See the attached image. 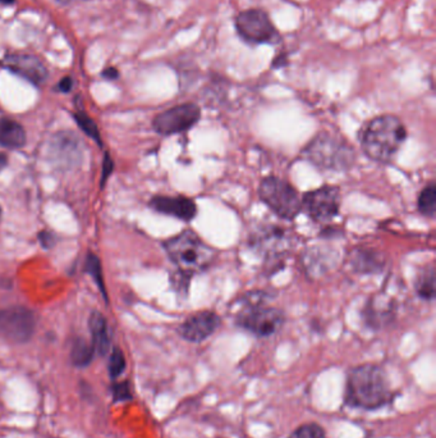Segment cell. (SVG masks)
Here are the masks:
<instances>
[{
  "mask_svg": "<svg viewBox=\"0 0 436 438\" xmlns=\"http://www.w3.org/2000/svg\"><path fill=\"white\" fill-rule=\"evenodd\" d=\"M8 157L7 154L0 153V172L7 167Z\"/></svg>",
  "mask_w": 436,
  "mask_h": 438,
  "instance_id": "obj_33",
  "label": "cell"
},
{
  "mask_svg": "<svg viewBox=\"0 0 436 438\" xmlns=\"http://www.w3.org/2000/svg\"><path fill=\"white\" fill-rule=\"evenodd\" d=\"M39 239L41 245L44 246V247H50V246L53 245V235L50 232L42 231L39 235Z\"/></svg>",
  "mask_w": 436,
  "mask_h": 438,
  "instance_id": "obj_29",
  "label": "cell"
},
{
  "mask_svg": "<svg viewBox=\"0 0 436 438\" xmlns=\"http://www.w3.org/2000/svg\"><path fill=\"white\" fill-rule=\"evenodd\" d=\"M265 292H252L236 315V325L256 337H270L285 325V313L268 305Z\"/></svg>",
  "mask_w": 436,
  "mask_h": 438,
  "instance_id": "obj_5",
  "label": "cell"
},
{
  "mask_svg": "<svg viewBox=\"0 0 436 438\" xmlns=\"http://www.w3.org/2000/svg\"><path fill=\"white\" fill-rule=\"evenodd\" d=\"M435 268L432 266H425L418 272L415 281L417 295L426 301L435 299Z\"/></svg>",
  "mask_w": 436,
  "mask_h": 438,
  "instance_id": "obj_21",
  "label": "cell"
},
{
  "mask_svg": "<svg viewBox=\"0 0 436 438\" xmlns=\"http://www.w3.org/2000/svg\"><path fill=\"white\" fill-rule=\"evenodd\" d=\"M302 158L323 171L345 172L355 166L356 152L343 137L320 133L302 149Z\"/></svg>",
  "mask_w": 436,
  "mask_h": 438,
  "instance_id": "obj_4",
  "label": "cell"
},
{
  "mask_svg": "<svg viewBox=\"0 0 436 438\" xmlns=\"http://www.w3.org/2000/svg\"><path fill=\"white\" fill-rule=\"evenodd\" d=\"M86 272L88 274L93 276V281L98 283L100 287V290L103 291V293L105 295V287H104V282H103V272H101V266H100L99 259L96 255L90 254L87 257L86 260Z\"/></svg>",
  "mask_w": 436,
  "mask_h": 438,
  "instance_id": "obj_27",
  "label": "cell"
},
{
  "mask_svg": "<svg viewBox=\"0 0 436 438\" xmlns=\"http://www.w3.org/2000/svg\"><path fill=\"white\" fill-rule=\"evenodd\" d=\"M201 118V109L197 104L185 103L173 106L158 114L154 120V130L163 136L182 133L196 126Z\"/></svg>",
  "mask_w": 436,
  "mask_h": 438,
  "instance_id": "obj_10",
  "label": "cell"
},
{
  "mask_svg": "<svg viewBox=\"0 0 436 438\" xmlns=\"http://www.w3.org/2000/svg\"><path fill=\"white\" fill-rule=\"evenodd\" d=\"M103 76H104L105 79H109V80H114V79L118 77V71H117L115 68H108V69L103 73Z\"/></svg>",
  "mask_w": 436,
  "mask_h": 438,
  "instance_id": "obj_32",
  "label": "cell"
},
{
  "mask_svg": "<svg viewBox=\"0 0 436 438\" xmlns=\"http://www.w3.org/2000/svg\"><path fill=\"white\" fill-rule=\"evenodd\" d=\"M88 328L93 337L95 352H98L101 356L106 355L110 349V335L104 315L101 313L93 312L88 320Z\"/></svg>",
  "mask_w": 436,
  "mask_h": 438,
  "instance_id": "obj_19",
  "label": "cell"
},
{
  "mask_svg": "<svg viewBox=\"0 0 436 438\" xmlns=\"http://www.w3.org/2000/svg\"><path fill=\"white\" fill-rule=\"evenodd\" d=\"M35 327V314L23 306H12L0 312V336L7 341L27 342L33 337Z\"/></svg>",
  "mask_w": 436,
  "mask_h": 438,
  "instance_id": "obj_11",
  "label": "cell"
},
{
  "mask_svg": "<svg viewBox=\"0 0 436 438\" xmlns=\"http://www.w3.org/2000/svg\"><path fill=\"white\" fill-rule=\"evenodd\" d=\"M95 349L93 344H88L86 339H76L73 341L71 347V361L77 368H85L87 365L91 364Z\"/></svg>",
  "mask_w": 436,
  "mask_h": 438,
  "instance_id": "obj_22",
  "label": "cell"
},
{
  "mask_svg": "<svg viewBox=\"0 0 436 438\" xmlns=\"http://www.w3.org/2000/svg\"><path fill=\"white\" fill-rule=\"evenodd\" d=\"M222 319L215 312L204 310L192 314L179 325L178 333L182 339L190 342H202L218 331Z\"/></svg>",
  "mask_w": 436,
  "mask_h": 438,
  "instance_id": "obj_12",
  "label": "cell"
},
{
  "mask_svg": "<svg viewBox=\"0 0 436 438\" xmlns=\"http://www.w3.org/2000/svg\"><path fill=\"white\" fill-rule=\"evenodd\" d=\"M408 133L403 122L396 116L384 114L369 120L360 133L364 153L379 163H388L396 157L407 140Z\"/></svg>",
  "mask_w": 436,
  "mask_h": 438,
  "instance_id": "obj_1",
  "label": "cell"
},
{
  "mask_svg": "<svg viewBox=\"0 0 436 438\" xmlns=\"http://www.w3.org/2000/svg\"><path fill=\"white\" fill-rule=\"evenodd\" d=\"M342 204L339 187L325 185L304 193L302 196V212L320 225L331 223L338 217Z\"/></svg>",
  "mask_w": 436,
  "mask_h": 438,
  "instance_id": "obj_9",
  "label": "cell"
},
{
  "mask_svg": "<svg viewBox=\"0 0 436 438\" xmlns=\"http://www.w3.org/2000/svg\"><path fill=\"white\" fill-rule=\"evenodd\" d=\"M417 209L426 218H434L436 212V185L430 182L423 187L417 199Z\"/></svg>",
  "mask_w": 436,
  "mask_h": 438,
  "instance_id": "obj_23",
  "label": "cell"
},
{
  "mask_svg": "<svg viewBox=\"0 0 436 438\" xmlns=\"http://www.w3.org/2000/svg\"><path fill=\"white\" fill-rule=\"evenodd\" d=\"M0 215H1V208H0Z\"/></svg>",
  "mask_w": 436,
  "mask_h": 438,
  "instance_id": "obj_35",
  "label": "cell"
},
{
  "mask_svg": "<svg viewBox=\"0 0 436 438\" xmlns=\"http://www.w3.org/2000/svg\"><path fill=\"white\" fill-rule=\"evenodd\" d=\"M113 400L114 403H125V401H131L132 400V392H131V386L128 381L118 382L112 386Z\"/></svg>",
  "mask_w": 436,
  "mask_h": 438,
  "instance_id": "obj_28",
  "label": "cell"
},
{
  "mask_svg": "<svg viewBox=\"0 0 436 438\" xmlns=\"http://www.w3.org/2000/svg\"><path fill=\"white\" fill-rule=\"evenodd\" d=\"M396 304L383 292L371 298L364 308L362 317L367 327L372 330H382L390 325L396 318Z\"/></svg>",
  "mask_w": 436,
  "mask_h": 438,
  "instance_id": "obj_15",
  "label": "cell"
},
{
  "mask_svg": "<svg viewBox=\"0 0 436 438\" xmlns=\"http://www.w3.org/2000/svg\"><path fill=\"white\" fill-rule=\"evenodd\" d=\"M74 120L77 122L79 128L84 131V133L88 135L91 139L96 140L99 144H101L100 141V133L98 130L96 123L91 120L85 112H79V113L74 114Z\"/></svg>",
  "mask_w": 436,
  "mask_h": 438,
  "instance_id": "obj_25",
  "label": "cell"
},
{
  "mask_svg": "<svg viewBox=\"0 0 436 438\" xmlns=\"http://www.w3.org/2000/svg\"><path fill=\"white\" fill-rule=\"evenodd\" d=\"M150 206L155 212L190 222L197 215V206L185 196H154Z\"/></svg>",
  "mask_w": 436,
  "mask_h": 438,
  "instance_id": "obj_16",
  "label": "cell"
},
{
  "mask_svg": "<svg viewBox=\"0 0 436 438\" xmlns=\"http://www.w3.org/2000/svg\"><path fill=\"white\" fill-rule=\"evenodd\" d=\"M49 157L60 168H72L82 158V146L77 135L68 131L54 135L49 145Z\"/></svg>",
  "mask_w": 436,
  "mask_h": 438,
  "instance_id": "obj_13",
  "label": "cell"
},
{
  "mask_svg": "<svg viewBox=\"0 0 436 438\" xmlns=\"http://www.w3.org/2000/svg\"><path fill=\"white\" fill-rule=\"evenodd\" d=\"M236 28L242 40L251 44H277L280 35L269 14L263 9H247L236 18Z\"/></svg>",
  "mask_w": 436,
  "mask_h": 438,
  "instance_id": "obj_8",
  "label": "cell"
},
{
  "mask_svg": "<svg viewBox=\"0 0 436 438\" xmlns=\"http://www.w3.org/2000/svg\"><path fill=\"white\" fill-rule=\"evenodd\" d=\"M108 371L110 378L117 379L119 376H122L123 372L126 371V358L123 355V352L118 347H114L112 352V355L109 358L108 363Z\"/></svg>",
  "mask_w": 436,
  "mask_h": 438,
  "instance_id": "obj_24",
  "label": "cell"
},
{
  "mask_svg": "<svg viewBox=\"0 0 436 438\" xmlns=\"http://www.w3.org/2000/svg\"><path fill=\"white\" fill-rule=\"evenodd\" d=\"M72 79H69V77H64L63 80H60L59 82V90L60 91H63V93H68V91H71V89H72Z\"/></svg>",
  "mask_w": 436,
  "mask_h": 438,
  "instance_id": "obj_31",
  "label": "cell"
},
{
  "mask_svg": "<svg viewBox=\"0 0 436 438\" xmlns=\"http://www.w3.org/2000/svg\"><path fill=\"white\" fill-rule=\"evenodd\" d=\"M103 168H104V172H103V184H104V181L108 179V176H109L113 171V162L110 160V158H109L108 154L105 155V160H104V166H103Z\"/></svg>",
  "mask_w": 436,
  "mask_h": 438,
  "instance_id": "obj_30",
  "label": "cell"
},
{
  "mask_svg": "<svg viewBox=\"0 0 436 438\" xmlns=\"http://www.w3.org/2000/svg\"><path fill=\"white\" fill-rule=\"evenodd\" d=\"M294 235L285 227L261 223L250 233L248 244L252 250L270 263L285 259L294 246Z\"/></svg>",
  "mask_w": 436,
  "mask_h": 438,
  "instance_id": "obj_7",
  "label": "cell"
},
{
  "mask_svg": "<svg viewBox=\"0 0 436 438\" xmlns=\"http://www.w3.org/2000/svg\"><path fill=\"white\" fill-rule=\"evenodd\" d=\"M4 68L11 72L18 74L35 85H40L47 80V69L44 63L30 54L12 53L8 54L1 60Z\"/></svg>",
  "mask_w": 436,
  "mask_h": 438,
  "instance_id": "obj_14",
  "label": "cell"
},
{
  "mask_svg": "<svg viewBox=\"0 0 436 438\" xmlns=\"http://www.w3.org/2000/svg\"><path fill=\"white\" fill-rule=\"evenodd\" d=\"M391 398L389 379L380 366L360 365L348 374L345 390L348 405L371 410L388 404Z\"/></svg>",
  "mask_w": 436,
  "mask_h": 438,
  "instance_id": "obj_2",
  "label": "cell"
},
{
  "mask_svg": "<svg viewBox=\"0 0 436 438\" xmlns=\"http://www.w3.org/2000/svg\"><path fill=\"white\" fill-rule=\"evenodd\" d=\"M289 438H325V431L321 425H316V423H307V425L298 427Z\"/></svg>",
  "mask_w": 436,
  "mask_h": 438,
  "instance_id": "obj_26",
  "label": "cell"
},
{
  "mask_svg": "<svg viewBox=\"0 0 436 438\" xmlns=\"http://www.w3.org/2000/svg\"><path fill=\"white\" fill-rule=\"evenodd\" d=\"M164 249L179 272L191 277L209 269L217 258L215 249L192 230H185L166 240Z\"/></svg>",
  "mask_w": 436,
  "mask_h": 438,
  "instance_id": "obj_3",
  "label": "cell"
},
{
  "mask_svg": "<svg viewBox=\"0 0 436 438\" xmlns=\"http://www.w3.org/2000/svg\"><path fill=\"white\" fill-rule=\"evenodd\" d=\"M338 254L334 249L326 246H314L304 252V263L306 272L312 277L323 276L335 266Z\"/></svg>",
  "mask_w": 436,
  "mask_h": 438,
  "instance_id": "obj_17",
  "label": "cell"
},
{
  "mask_svg": "<svg viewBox=\"0 0 436 438\" xmlns=\"http://www.w3.org/2000/svg\"><path fill=\"white\" fill-rule=\"evenodd\" d=\"M26 144V131L18 122L0 120V145L8 149H18Z\"/></svg>",
  "mask_w": 436,
  "mask_h": 438,
  "instance_id": "obj_20",
  "label": "cell"
},
{
  "mask_svg": "<svg viewBox=\"0 0 436 438\" xmlns=\"http://www.w3.org/2000/svg\"><path fill=\"white\" fill-rule=\"evenodd\" d=\"M348 264L355 273L375 274L383 272L386 262L382 252L369 247H357L350 252Z\"/></svg>",
  "mask_w": 436,
  "mask_h": 438,
  "instance_id": "obj_18",
  "label": "cell"
},
{
  "mask_svg": "<svg viewBox=\"0 0 436 438\" xmlns=\"http://www.w3.org/2000/svg\"><path fill=\"white\" fill-rule=\"evenodd\" d=\"M0 3H3V4H12V3H14V0H0Z\"/></svg>",
  "mask_w": 436,
  "mask_h": 438,
  "instance_id": "obj_34",
  "label": "cell"
},
{
  "mask_svg": "<svg viewBox=\"0 0 436 438\" xmlns=\"http://www.w3.org/2000/svg\"><path fill=\"white\" fill-rule=\"evenodd\" d=\"M258 196L280 219L292 220L302 212V196L288 181L277 176H269L261 181Z\"/></svg>",
  "mask_w": 436,
  "mask_h": 438,
  "instance_id": "obj_6",
  "label": "cell"
}]
</instances>
